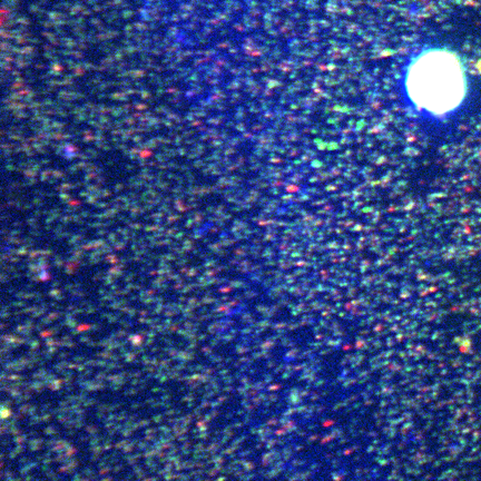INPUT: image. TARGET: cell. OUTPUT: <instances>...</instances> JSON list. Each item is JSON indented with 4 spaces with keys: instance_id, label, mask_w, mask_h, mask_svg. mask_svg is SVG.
Instances as JSON below:
<instances>
[{
    "instance_id": "1",
    "label": "cell",
    "mask_w": 481,
    "mask_h": 481,
    "mask_svg": "<svg viewBox=\"0 0 481 481\" xmlns=\"http://www.w3.org/2000/svg\"><path fill=\"white\" fill-rule=\"evenodd\" d=\"M411 102L434 115L455 112L468 93L461 57L448 48H430L418 55L405 75Z\"/></svg>"
}]
</instances>
